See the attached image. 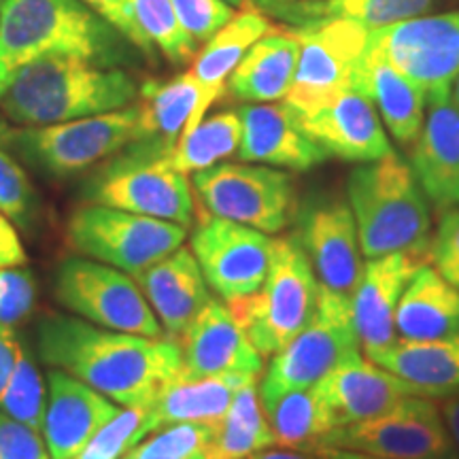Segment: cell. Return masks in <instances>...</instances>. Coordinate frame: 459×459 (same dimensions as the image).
<instances>
[{
  "instance_id": "cell-4",
  "label": "cell",
  "mask_w": 459,
  "mask_h": 459,
  "mask_svg": "<svg viewBox=\"0 0 459 459\" xmlns=\"http://www.w3.org/2000/svg\"><path fill=\"white\" fill-rule=\"evenodd\" d=\"M349 206L358 223L361 254L381 257L411 251L429 257V206L415 172L398 153L366 162L349 175Z\"/></svg>"
},
{
  "instance_id": "cell-37",
  "label": "cell",
  "mask_w": 459,
  "mask_h": 459,
  "mask_svg": "<svg viewBox=\"0 0 459 459\" xmlns=\"http://www.w3.org/2000/svg\"><path fill=\"white\" fill-rule=\"evenodd\" d=\"M132 13L143 34L170 65H186L196 56L198 43L183 30L172 0H130Z\"/></svg>"
},
{
  "instance_id": "cell-55",
  "label": "cell",
  "mask_w": 459,
  "mask_h": 459,
  "mask_svg": "<svg viewBox=\"0 0 459 459\" xmlns=\"http://www.w3.org/2000/svg\"><path fill=\"white\" fill-rule=\"evenodd\" d=\"M4 3H7V0H0V7H3V4H4Z\"/></svg>"
},
{
  "instance_id": "cell-19",
  "label": "cell",
  "mask_w": 459,
  "mask_h": 459,
  "mask_svg": "<svg viewBox=\"0 0 459 459\" xmlns=\"http://www.w3.org/2000/svg\"><path fill=\"white\" fill-rule=\"evenodd\" d=\"M122 411L117 402L60 368L48 372V404L41 436L51 459H73L102 426Z\"/></svg>"
},
{
  "instance_id": "cell-34",
  "label": "cell",
  "mask_w": 459,
  "mask_h": 459,
  "mask_svg": "<svg viewBox=\"0 0 459 459\" xmlns=\"http://www.w3.org/2000/svg\"><path fill=\"white\" fill-rule=\"evenodd\" d=\"M268 446H274V436L264 415L260 387L254 381L240 387L234 395L217 428V438L211 451L215 459H247Z\"/></svg>"
},
{
  "instance_id": "cell-52",
  "label": "cell",
  "mask_w": 459,
  "mask_h": 459,
  "mask_svg": "<svg viewBox=\"0 0 459 459\" xmlns=\"http://www.w3.org/2000/svg\"><path fill=\"white\" fill-rule=\"evenodd\" d=\"M11 139H13V130L9 128V124L0 117V147L9 149L11 147Z\"/></svg>"
},
{
  "instance_id": "cell-35",
  "label": "cell",
  "mask_w": 459,
  "mask_h": 459,
  "mask_svg": "<svg viewBox=\"0 0 459 459\" xmlns=\"http://www.w3.org/2000/svg\"><path fill=\"white\" fill-rule=\"evenodd\" d=\"M240 136L243 124L238 111L215 113L204 117L192 132L183 134L164 162L183 175L206 170L234 156L240 147Z\"/></svg>"
},
{
  "instance_id": "cell-18",
  "label": "cell",
  "mask_w": 459,
  "mask_h": 459,
  "mask_svg": "<svg viewBox=\"0 0 459 459\" xmlns=\"http://www.w3.org/2000/svg\"><path fill=\"white\" fill-rule=\"evenodd\" d=\"M294 115L300 128L328 156L366 164L394 152L375 105L361 91H338L311 113Z\"/></svg>"
},
{
  "instance_id": "cell-23",
  "label": "cell",
  "mask_w": 459,
  "mask_h": 459,
  "mask_svg": "<svg viewBox=\"0 0 459 459\" xmlns=\"http://www.w3.org/2000/svg\"><path fill=\"white\" fill-rule=\"evenodd\" d=\"M136 100L139 128L132 145L153 158H166L181 136L198 126L203 88L192 73L172 79H147Z\"/></svg>"
},
{
  "instance_id": "cell-1",
  "label": "cell",
  "mask_w": 459,
  "mask_h": 459,
  "mask_svg": "<svg viewBox=\"0 0 459 459\" xmlns=\"http://www.w3.org/2000/svg\"><path fill=\"white\" fill-rule=\"evenodd\" d=\"M37 351L49 368H60L119 406H149L181 377V344L169 336L115 332L51 313L37 324Z\"/></svg>"
},
{
  "instance_id": "cell-31",
  "label": "cell",
  "mask_w": 459,
  "mask_h": 459,
  "mask_svg": "<svg viewBox=\"0 0 459 459\" xmlns=\"http://www.w3.org/2000/svg\"><path fill=\"white\" fill-rule=\"evenodd\" d=\"M257 381L251 375H221L206 378H177L156 402L152 415L158 429L172 423H220L240 387Z\"/></svg>"
},
{
  "instance_id": "cell-21",
  "label": "cell",
  "mask_w": 459,
  "mask_h": 459,
  "mask_svg": "<svg viewBox=\"0 0 459 459\" xmlns=\"http://www.w3.org/2000/svg\"><path fill=\"white\" fill-rule=\"evenodd\" d=\"M313 387L334 428L381 415L404 395H423L415 385L361 358V353L344 359Z\"/></svg>"
},
{
  "instance_id": "cell-28",
  "label": "cell",
  "mask_w": 459,
  "mask_h": 459,
  "mask_svg": "<svg viewBox=\"0 0 459 459\" xmlns=\"http://www.w3.org/2000/svg\"><path fill=\"white\" fill-rule=\"evenodd\" d=\"M271 20L257 4L240 9L211 41L204 43V49L194 57L192 73L203 88V100L198 108V124L203 122L206 111L223 96L230 74L243 60L251 45L260 41L264 34L273 30Z\"/></svg>"
},
{
  "instance_id": "cell-51",
  "label": "cell",
  "mask_w": 459,
  "mask_h": 459,
  "mask_svg": "<svg viewBox=\"0 0 459 459\" xmlns=\"http://www.w3.org/2000/svg\"><path fill=\"white\" fill-rule=\"evenodd\" d=\"M122 459H215L213 451H204L198 453V455H189V457H160V455H141L136 451H128Z\"/></svg>"
},
{
  "instance_id": "cell-20",
  "label": "cell",
  "mask_w": 459,
  "mask_h": 459,
  "mask_svg": "<svg viewBox=\"0 0 459 459\" xmlns=\"http://www.w3.org/2000/svg\"><path fill=\"white\" fill-rule=\"evenodd\" d=\"M429 257L395 251L381 257H370L351 296L353 321L364 351L392 344L395 334V308L400 296L419 268Z\"/></svg>"
},
{
  "instance_id": "cell-11",
  "label": "cell",
  "mask_w": 459,
  "mask_h": 459,
  "mask_svg": "<svg viewBox=\"0 0 459 459\" xmlns=\"http://www.w3.org/2000/svg\"><path fill=\"white\" fill-rule=\"evenodd\" d=\"M194 192L209 215L277 234L296 215L291 177L273 166L215 164L194 172Z\"/></svg>"
},
{
  "instance_id": "cell-12",
  "label": "cell",
  "mask_w": 459,
  "mask_h": 459,
  "mask_svg": "<svg viewBox=\"0 0 459 459\" xmlns=\"http://www.w3.org/2000/svg\"><path fill=\"white\" fill-rule=\"evenodd\" d=\"M54 291L68 311L100 328L141 336H164L141 285L108 264L68 257L56 271Z\"/></svg>"
},
{
  "instance_id": "cell-41",
  "label": "cell",
  "mask_w": 459,
  "mask_h": 459,
  "mask_svg": "<svg viewBox=\"0 0 459 459\" xmlns=\"http://www.w3.org/2000/svg\"><path fill=\"white\" fill-rule=\"evenodd\" d=\"M37 294V279L28 268H0V325L20 328L34 311Z\"/></svg>"
},
{
  "instance_id": "cell-36",
  "label": "cell",
  "mask_w": 459,
  "mask_h": 459,
  "mask_svg": "<svg viewBox=\"0 0 459 459\" xmlns=\"http://www.w3.org/2000/svg\"><path fill=\"white\" fill-rule=\"evenodd\" d=\"M45 404H48V392H45L43 375L30 349L20 341L13 372L0 394V411L41 432Z\"/></svg>"
},
{
  "instance_id": "cell-48",
  "label": "cell",
  "mask_w": 459,
  "mask_h": 459,
  "mask_svg": "<svg viewBox=\"0 0 459 459\" xmlns=\"http://www.w3.org/2000/svg\"><path fill=\"white\" fill-rule=\"evenodd\" d=\"M443 417H445L446 428H449L453 443H455V449L459 451V394L445 400Z\"/></svg>"
},
{
  "instance_id": "cell-29",
  "label": "cell",
  "mask_w": 459,
  "mask_h": 459,
  "mask_svg": "<svg viewBox=\"0 0 459 459\" xmlns=\"http://www.w3.org/2000/svg\"><path fill=\"white\" fill-rule=\"evenodd\" d=\"M300 45L285 28H273L251 45L228 79L232 99L243 102H273L285 99L294 83Z\"/></svg>"
},
{
  "instance_id": "cell-17",
  "label": "cell",
  "mask_w": 459,
  "mask_h": 459,
  "mask_svg": "<svg viewBox=\"0 0 459 459\" xmlns=\"http://www.w3.org/2000/svg\"><path fill=\"white\" fill-rule=\"evenodd\" d=\"M183 351L181 378L221 375L260 377L262 353L251 344L232 311L220 298H209L203 311L179 338Z\"/></svg>"
},
{
  "instance_id": "cell-50",
  "label": "cell",
  "mask_w": 459,
  "mask_h": 459,
  "mask_svg": "<svg viewBox=\"0 0 459 459\" xmlns=\"http://www.w3.org/2000/svg\"><path fill=\"white\" fill-rule=\"evenodd\" d=\"M247 459H313V457L308 455V453L291 451V449H273V446H268V449L257 451Z\"/></svg>"
},
{
  "instance_id": "cell-27",
  "label": "cell",
  "mask_w": 459,
  "mask_h": 459,
  "mask_svg": "<svg viewBox=\"0 0 459 459\" xmlns=\"http://www.w3.org/2000/svg\"><path fill=\"white\" fill-rule=\"evenodd\" d=\"M395 334L406 341H436L459 334V290L423 264L402 291Z\"/></svg>"
},
{
  "instance_id": "cell-16",
  "label": "cell",
  "mask_w": 459,
  "mask_h": 459,
  "mask_svg": "<svg viewBox=\"0 0 459 459\" xmlns=\"http://www.w3.org/2000/svg\"><path fill=\"white\" fill-rule=\"evenodd\" d=\"M298 240L319 285L351 298L364 271L353 211L341 198H319L298 213Z\"/></svg>"
},
{
  "instance_id": "cell-6",
  "label": "cell",
  "mask_w": 459,
  "mask_h": 459,
  "mask_svg": "<svg viewBox=\"0 0 459 459\" xmlns=\"http://www.w3.org/2000/svg\"><path fill=\"white\" fill-rule=\"evenodd\" d=\"M300 45L294 83L283 102L302 115L344 90L366 96L364 60L370 30L351 20H311L283 26Z\"/></svg>"
},
{
  "instance_id": "cell-30",
  "label": "cell",
  "mask_w": 459,
  "mask_h": 459,
  "mask_svg": "<svg viewBox=\"0 0 459 459\" xmlns=\"http://www.w3.org/2000/svg\"><path fill=\"white\" fill-rule=\"evenodd\" d=\"M436 0H255L266 15H277L290 26L311 20H351L368 30L428 13Z\"/></svg>"
},
{
  "instance_id": "cell-47",
  "label": "cell",
  "mask_w": 459,
  "mask_h": 459,
  "mask_svg": "<svg viewBox=\"0 0 459 459\" xmlns=\"http://www.w3.org/2000/svg\"><path fill=\"white\" fill-rule=\"evenodd\" d=\"M17 349H20V338L13 334V330L0 325V394H3L11 372H13Z\"/></svg>"
},
{
  "instance_id": "cell-2",
  "label": "cell",
  "mask_w": 459,
  "mask_h": 459,
  "mask_svg": "<svg viewBox=\"0 0 459 459\" xmlns=\"http://www.w3.org/2000/svg\"><path fill=\"white\" fill-rule=\"evenodd\" d=\"M139 88L119 66L74 56H43L17 68L0 94V111L20 126H49L134 105Z\"/></svg>"
},
{
  "instance_id": "cell-39",
  "label": "cell",
  "mask_w": 459,
  "mask_h": 459,
  "mask_svg": "<svg viewBox=\"0 0 459 459\" xmlns=\"http://www.w3.org/2000/svg\"><path fill=\"white\" fill-rule=\"evenodd\" d=\"M220 423H172L153 432L152 438L141 440L132 451L141 455H160V457H189L198 453L211 451L217 438Z\"/></svg>"
},
{
  "instance_id": "cell-42",
  "label": "cell",
  "mask_w": 459,
  "mask_h": 459,
  "mask_svg": "<svg viewBox=\"0 0 459 459\" xmlns=\"http://www.w3.org/2000/svg\"><path fill=\"white\" fill-rule=\"evenodd\" d=\"M177 20L196 43H206L232 20L234 7L223 0H172Z\"/></svg>"
},
{
  "instance_id": "cell-40",
  "label": "cell",
  "mask_w": 459,
  "mask_h": 459,
  "mask_svg": "<svg viewBox=\"0 0 459 459\" xmlns=\"http://www.w3.org/2000/svg\"><path fill=\"white\" fill-rule=\"evenodd\" d=\"M39 211L37 192H34L26 170L0 147V213L9 217L13 226L30 230Z\"/></svg>"
},
{
  "instance_id": "cell-38",
  "label": "cell",
  "mask_w": 459,
  "mask_h": 459,
  "mask_svg": "<svg viewBox=\"0 0 459 459\" xmlns=\"http://www.w3.org/2000/svg\"><path fill=\"white\" fill-rule=\"evenodd\" d=\"M156 429L152 406H126L73 459H122Z\"/></svg>"
},
{
  "instance_id": "cell-53",
  "label": "cell",
  "mask_w": 459,
  "mask_h": 459,
  "mask_svg": "<svg viewBox=\"0 0 459 459\" xmlns=\"http://www.w3.org/2000/svg\"><path fill=\"white\" fill-rule=\"evenodd\" d=\"M223 3H228L230 7L234 9H245L249 7V4H255V0H223Z\"/></svg>"
},
{
  "instance_id": "cell-3",
  "label": "cell",
  "mask_w": 459,
  "mask_h": 459,
  "mask_svg": "<svg viewBox=\"0 0 459 459\" xmlns=\"http://www.w3.org/2000/svg\"><path fill=\"white\" fill-rule=\"evenodd\" d=\"M132 49L82 0H7L0 7V94L17 68L43 56L122 66L132 62Z\"/></svg>"
},
{
  "instance_id": "cell-49",
  "label": "cell",
  "mask_w": 459,
  "mask_h": 459,
  "mask_svg": "<svg viewBox=\"0 0 459 459\" xmlns=\"http://www.w3.org/2000/svg\"><path fill=\"white\" fill-rule=\"evenodd\" d=\"M313 459H387L370 455V453L361 451H351V449H338V446H324V449L311 453Z\"/></svg>"
},
{
  "instance_id": "cell-22",
  "label": "cell",
  "mask_w": 459,
  "mask_h": 459,
  "mask_svg": "<svg viewBox=\"0 0 459 459\" xmlns=\"http://www.w3.org/2000/svg\"><path fill=\"white\" fill-rule=\"evenodd\" d=\"M243 136L238 158L243 162L279 166L290 170H311L330 156L298 124L294 111L285 105H243L238 108Z\"/></svg>"
},
{
  "instance_id": "cell-43",
  "label": "cell",
  "mask_w": 459,
  "mask_h": 459,
  "mask_svg": "<svg viewBox=\"0 0 459 459\" xmlns=\"http://www.w3.org/2000/svg\"><path fill=\"white\" fill-rule=\"evenodd\" d=\"M434 268L459 290V209L451 206L440 215L438 228L429 247Z\"/></svg>"
},
{
  "instance_id": "cell-25",
  "label": "cell",
  "mask_w": 459,
  "mask_h": 459,
  "mask_svg": "<svg viewBox=\"0 0 459 459\" xmlns=\"http://www.w3.org/2000/svg\"><path fill=\"white\" fill-rule=\"evenodd\" d=\"M411 169L436 206L459 204V107L451 96L429 102L426 124L412 143Z\"/></svg>"
},
{
  "instance_id": "cell-33",
  "label": "cell",
  "mask_w": 459,
  "mask_h": 459,
  "mask_svg": "<svg viewBox=\"0 0 459 459\" xmlns=\"http://www.w3.org/2000/svg\"><path fill=\"white\" fill-rule=\"evenodd\" d=\"M364 73L366 96L378 107L394 139L402 145L415 143L423 126V107H426L423 91L368 49H366Z\"/></svg>"
},
{
  "instance_id": "cell-26",
  "label": "cell",
  "mask_w": 459,
  "mask_h": 459,
  "mask_svg": "<svg viewBox=\"0 0 459 459\" xmlns=\"http://www.w3.org/2000/svg\"><path fill=\"white\" fill-rule=\"evenodd\" d=\"M366 359L415 385L428 398L459 389V334L436 341H406L364 351Z\"/></svg>"
},
{
  "instance_id": "cell-7",
  "label": "cell",
  "mask_w": 459,
  "mask_h": 459,
  "mask_svg": "<svg viewBox=\"0 0 459 459\" xmlns=\"http://www.w3.org/2000/svg\"><path fill=\"white\" fill-rule=\"evenodd\" d=\"M136 128L139 108L130 105L62 124L22 126L9 149L45 175L66 179L117 156L136 141Z\"/></svg>"
},
{
  "instance_id": "cell-32",
  "label": "cell",
  "mask_w": 459,
  "mask_h": 459,
  "mask_svg": "<svg viewBox=\"0 0 459 459\" xmlns=\"http://www.w3.org/2000/svg\"><path fill=\"white\" fill-rule=\"evenodd\" d=\"M260 402L273 429L274 446L281 449L311 455L325 445V438L336 429L315 387L290 389Z\"/></svg>"
},
{
  "instance_id": "cell-15",
  "label": "cell",
  "mask_w": 459,
  "mask_h": 459,
  "mask_svg": "<svg viewBox=\"0 0 459 459\" xmlns=\"http://www.w3.org/2000/svg\"><path fill=\"white\" fill-rule=\"evenodd\" d=\"M196 215L192 254L211 290L223 302L255 294L271 266L273 238L260 230L221 220L206 211H196Z\"/></svg>"
},
{
  "instance_id": "cell-14",
  "label": "cell",
  "mask_w": 459,
  "mask_h": 459,
  "mask_svg": "<svg viewBox=\"0 0 459 459\" xmlns=\"http://www.w3.org/2000/svg\"><path fill=\"white\" fill-rule=\"evenodd\" d=\"M324 446L387 459H457L445 417L428 395H404L381 415L336 428Z\"/></svg>"
},
{
  "instance_id": "cell-10",
  "label": "cell",
  "mask_w": 459,
  "mask_h": 459,
  "mask_svg": "<svg viewBox=\"0 0 459 459\" xmlns=\"http://www.w3.org/2000/svg\"><path fill=\"white\" fill-rule=\"evenodd\" d=\"M359 353L351 298L319 285L311 321L300 334L273 355L266 377L260 383V400L307 389L321 381L332 368Z\"/></svg>"
},
{
  "instance_id": "cell-5",
  "label": "cell",
  "mask_w": 459,
  "mask_h": 459,
  "mask_svg": "<svg viewBox=\"0 0 459 459\" xmlns=\"http://www.w3.org/2000/svg\"><path fill=\"white\" fill-rule=\"evenodd\" d=\"M319 281L298 234H290L273 238L271 266L260 290L226 304L262 358H271L311 321Z\"/></svg>"
},
{
  "instance_id": "cell-46",
  "label": "cell",
  "mask_w": 459,
  "mask_h": 459,
  "mask_svg": "<svg viewBox=\"0 0 459 459\" xmlns=\"http://www.w3.org/2000/svg\"><path fill=\"white\" fill-rule=\"evenodd\" d=\"M28 262L26 249L22 245L20 234L9 217L0 213V268L7 266H24Z\"/></svg>"
},
{
  "instance_id": "cell-24",
  "label": "cell",
  "mask_w": 459,
  "mask_h": 459,
  "mask_svg": "<svg viewBox=\"0 0 459 459\" xmlns=\"http://www.w3.org/2000/svg\"><path fill=\"white\" fill-rule=\"evenodd\" d=\"M134 279L156 313L164 336L177 342L211 298L196 255L186 247L172 251Z\"/></svg>"
},
{
  "instance_id": "cell-44",
  "label": "cell",
  "mask_w": 459,
  "mask_h": 459,
  "mask_svg": "<svg viewBox=\"0 0 459 459\" xmlns=\"http://www.w3.org/2000/svg\"><path fill=\"white\" fill-rule=\"evenodd\" d=\"M85 7L102 17L108 26H113L132 48H136L147 57H156V48L136 24V17L132 13L130 0H82Z\"/></svg>"
},
{
  "instance_id": "cell-54",
  "label": "cell",
  "mask_w": 459,
  "mask_h": 459,
  "mask_svg": "<svg viewBox=\"0 0 459 459\" xmlns=\"http://www.w3.org/2000/svg\"><path fill=\"white\" fill-rule=\"evenodd\" d=\"M451 99H453V102H455V105L459 107V77L455 79V83H453V94H451Z\"/></svg>"
},
{
  "instance_id": "cell-9",
  "label": "cell",
  "mask_w": 459,
  "mask_h": 459,
  "mask_svg": "<svg viewBox=\"0 0 459 459\" xmlns=\"http://www.w3.org/2000/svg\"><path fill=\"white\" fill-rule=\"evenodd\" d=\"M91 204L130 211L189 228L196 221V200L187 177L143 149L128 145L108 160L83 187Z\"/></svg>"
},
{
  "instance_id": "cell-13",
  "label": "cell",
  "mask_w": 459,
  "mask_h": 459,
  "mask_svg": "<svg viewBox=\"0 0 459 459\" xmlns=\"http://www.w3.org/2000/svg\"><path fill=\"white\" fill-rule=\"evenodd\" d=\"M368 51L415 83L428 102L449 99L459 77V11L375 28Z\"/></svg>"
},
{
  "instance_id": "cell-45",
  "label": "cell",
  "mask_w": 459,
  "mask_h": 459,
  "mask_svg": "<svg viewBox=\"0 0 459 459\" xmlns=\"http://www.w3.org/2000/svg\"><path fill=\"white\" fill-rule=\"evenodd\" d=\"M0 459H51L41 432L0 411Z\"/></svg>"
},
{
  "instance_id": "cell-8",
  "label": "cell",
  "mask_w": 459,
  "mask_h": 459,
  "mask_svg": "<svg viewBox=\"0 0 459 459\" xmlns=\"http://www.w3.org/2000/svg\"><path fill=\"white\" fill-rule=\"evenodd\" d=\"M186 234L187 228L179 223L91 203L79 206L66 226L71 249L130 277L179 249Z\"/></svg>"
}]
</instances>
